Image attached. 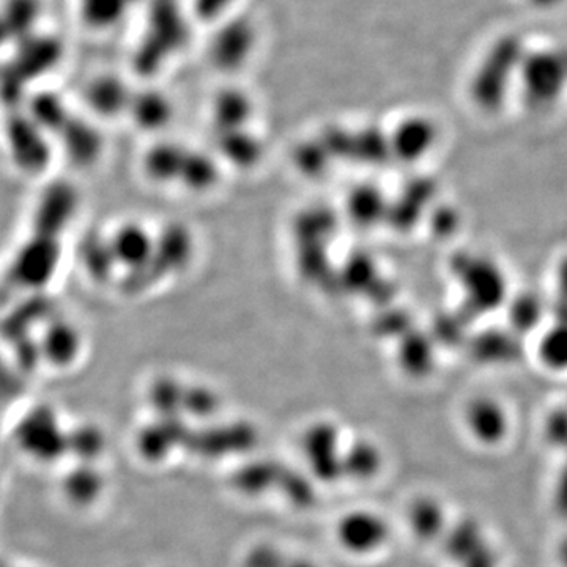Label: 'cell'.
<instances>
[{
  "mask_svg": "<svg viewBox=\"0 0 567 567\" xmlns=\"http://www.w3.org/2000/svg\"><path fill=\"white\" fill-rule=\"evenodd\" d=\"M527 50V41L516 32L503 33L492 41L468 82L470 100L477 110L494 114L505 107L517 91L518 73Z\"/></svg>",
  "mask_w": 567,
  "mask_h": 567,
  "instance_id": "obj_1",
  "label": "cell"
},
{
  "mask_svg": "<svg viewBox=\"0 0 567 567\" xmlns=\"http://www.w3.org/2000/svg\"><path fill=\"white\" fill-rule=\"evenodd\" d=\"M517 91L529 110H554L567 95V43L529 48L522 61Z\"/></svg>",
  "mask_w": 567,
  "mask_h": 567,
  "instance_id": "obj_2",
  "label": "cell"
},
{
  "mask_svg": "<svg viewBox=\"0 0 567 567\" xmlns=\"http://www.w3.org/2000/svg\"><path fill=\"white\" fill-rule=\"evenodd\" d=\"M14 445L37 464H52L69 453V432L50 405L25 412L13 429Z\"/></svg>",
  "mask_w": 567,
  "mask_h": 567,
  "instance_id": "obj_3",
  "label": "cell"
},
{
  "mask_svg": "<svg viewBox=\"0 0 567 567\" xmlns=\"http://www.w3.org/2000/svg\"><path fill=\"white\" fill-rule=\"evenodd\" d=\"M336 544L352 558H372L385 550L390 544V522L385 516L368 507L347 511L336 520Z\"/></svg>",
  "mask_w": 567,
  "mask_h": 567,
  "instance_id": "obj_4",
  "label": "cell"
},
{
  "mask_svg": "<svg viewBox=\"0 0 567 567\" xmlns=\"http://www.w3.org/2000/svg\"><path fill=\"white\" fill-rule=\"evenodd\" d=\"M461 421L470 442L484 450L505 445L513 431L509 409L494 394L472 395L462 406Z\"/></svg>",
  "mask_w": 567,
  "mask_h": 567,
  "instance_id": "obj_5",
  "label": "cell"
},
{
  "mask_svg": "<svg viewBox=\"0 0 567 567\" xmlns=\"http://www.w3.org/2000/svg\"><path fill=\"white\" fill-rule=\"evenodd\" d=\"M6 145L10 162L21 173L37 175L50 166V134L43 132L28 114H13L6 125Z\"/></svg>",
  "mask_w": 567,
  "mask_h": 567,
  "instance_id": "obj_6",
  "label": "cell"
},
{
  "mask_svg": "<svg viewBox=\"0 0 567 567\" xmlns=\"http://www.w3.org/2000/svg\"><path fill=\"white\" fill-rule=\"evenodd\" d=\"M61 238L33 234L18 249L11 264L14 282L28 290L41 289L54 278L61 264Z\"/></svg>",
  "mask_w": 567,
  "mask_h": 567,
  "instance_id": "obj_7",
  "label": "cell"
},
{
  "mask_svg": "<svg viewBox=\"0 0 567 567\" xmlns=\"http://www.w3.org/2000/svg\"><path fill=\"white\" fill-rule=\"evenodd\" d=\"M506 276L498 265L486 257L466 256V268L461 275L462 292L466 303L477 309H492L507 301Z\"/></svg>",
  "mask_w": 567,
  "mask_h": 567,
  "instance_id": "obj_8",
  "label": "cell"
},
{
  "mask_svg": "<svg viewBox=\"0 0 567 567\" xmlns=\"http://www.w3.org/2000/svg\"><path fill=\"white\" fill-rule=\"evenodd\" d=\"M78 210V194L65 182H55L44 189L33 210V234L61 238Z\"/></svg>",
  "mask_w": 567,
  "mask_h": 567,
  "instance_id": "obj_9",
  "label": "cell"
},
{
  "mask_svg": "<svg viewBox=\"0 0 567 567\" xmlns=\"http://www.w3.org/2000/svg\"><path fill=\"white\" fill-rule=\"evenodd\" d=\"M338 431L330 424L315 425L305 436L303 453L312 476L320 483L333 484L341 481L342 457Z\"/></svg>",
  "mask_w": 567,
  "mask_h": 567,
  "instance_id": "obj_10",
  "label": "cell"
},
{
  "mask_svg": "<svg viewBox=\"0 0 567 567\" xmlns=\"http://www.w3.org/2000/svg\"><path fill=\"white\" fill-rule=\"evenodd\" d=\"M81 350V331L66 319L51 320L39 341V354L50 368H70L76 363Z\"/></svg>",
  "mask_w": 567,
  "mask_h": 567,
  "instance_id": "obj_11",
  "label": "cell"
},
{
  "mask_svg": "<svg viewBox=\"0 0 567 567\" xmlns=\"http://www.w3.org/2000/svg\"><path fill=\"white\" fill-rule=\"evenodd\" d=\"M439 141V125L423 114L402 118L393 136L395 151L406 159H421L431 155Z\"/></svg>",
  "mask_w": 567,
  "mask_h": 567,
  "instance_id": "obj_12",
  "label": "cell"
},
{
  "mask_svg": "<svg viewBox=\"0 0 567 567\" xmlns=\"http://www.w3.org/2000/svg\"><path fill=\"white\" fill-rule=\"evenodd\" d=\"M58 137L62 153H65L73 166H91L102 155V136L99 130L82 118L71 117Z\"/></svg>",
  "mask_w": 567,
  "mask_h": 567,
  "instance_id": "obj_13",
  "label": "cell"
},
{
  "mask_svg": "<svg viewBox=\"0 0 567 567\" xmlns=\"http://www.w3.org/2000/svg\"><path fill=\"white\" fill-rule=\"evenodd\" d=\"M133 95L125 82L117 76L103 74L85 89V103L100 117H115L130 110Z\"/></svg>",
  "mask_w": 567,
  "mask_h": 567,
  "instance_id": "obj_14",
  "label": "cell"
},
{
  "mask_svg": "<svg viewBox=\"0 0 567 567\" xmlns=\"http://www.w3.org/2000/svg\"><path fill=\"white\" fill-rule=\"evenodd\" d=\"M535 354L537 363L547 372L567 374V320H558L540 328Z\"/></svg>",
  "mask_w": 567,
  "mask_h": 567,
  "instance_id": "obj_15",
  "label": "cell"
},
{
  "mask_svg": "<svg viewBox=\"0 0 567 567\" xmlns=\"http://www.w3.org/2000/svg\"><path fill=\"white\" fill-rule=\"evenodd\" d=\"M383 468V453L369 440H357L344 451L342 475L354 483H368L375 480Z\"/></svg>",
  "mask_w": 567,
  "mask_h": 567,
  "instance_id": "obj_16",
  "label": "cell"
},
{
  "mask_svg": "<svg viewBox=\"0 0 567 567\" xmlns=\"http://www.w3.org/2000/svg\"><path fill=\"white\" fill-rule=\"evenodd\" d=\"M406 524L417 539H434L445 528V507L434 496H417L406 509Z\"/></svg>",
  "mask_w": 567,
  "mask_h": 567,
  "instance_id": "obj_17",
  "label": "cell"
},
{
  "mask_svg": "<svg viewBox=\"0 0 567 567\" xmlns=\"http://www.w3.org/2000/svg\"><path fill=\"white\" fill-rule=\"evenodd\" d=\"M63 494L74 506H91L102 496L104 477L93 464H80L63 480Z\"/></svg>",
  "mask_w": 567,
  "mask_h": 567,
  "instance_id": "obj_18",
  "label": "cell"
},
{
  "mask_svg": "<svg viewBox=\"0 0 567 567\" xmlns=\"http://www.w3.org/2000/svg\"><path fill=\"white\" fill-rule=\"evenodd\" d=\"M25 103V114L50 136H58L71 118L69 107L55 93H37Z\"/></svg>",
  "mask_w": 567,
  "mask_h": 567,
  "instance_id": "obj_19",
  "label": "cell"
},
{
  "mask_svg": "<svg viewBox=\"0 0 567 567\" xmlns=\"http://www.w3.org/2000/svg\"><path fill=\"white\" fill-rule=\"evenodd\" d=\"M133 0H80L82 21L87 28L104 29L115 28L123 20Z\"/></svg>",
  "mask_w": 567,
  "mask_h": 567,
  "instance_id": "obj_20",
  "label": "cell"
},
{
  "mask_svg": "<svg viewBox=\"0 0 567 567\" xmlns=\"http://www.w3.org/2000/svg\"><path fill=\"white\" fill-rule=\"evenodd\" d=\"M3 21L9 25L13 39L24 35L29 37L32 25L39 21V0H9L2 13Z\"/></svg>",
  "mask_w": 567,
  "mask_h": 567,
  "instance_id": "obj_21",
  "label": "cell"
},
{
  "mask_svg": "<svg viewBox=\"0 0 567 567\" xmlns=\"http://www.w3.org/2000/svg\"><path fill=\"white\" fill-rule=\"evenodd\" d=\"M25 52L21 54V66L28 71H44L55 65L59 55V47L51 39H24Z\"/></svg>",
  "mask_w": 567,
  "mask_h": 567,
  "instance_id": "obj_22",
  "label": "cell"
},
{
  "mask_svg": "<svg viewBox=\"0 0 567 567\" xmlns=\"http://www.w3.org/2000/svg\"><path fill=\"white\" fill-rule=\"evenodd\" d=\"M104 445L106 442H104L102 431L92 425L78 427L74 434L69 432V453L74 451L80 454L81 464H93L95 458L103 453Z\"/></svg>",
  "mask_w": 567,
  "mask_h": 567,
  "instance_id": "obj_23",
  "label": "cell"
},
{
  "mask_svg": "<svg viewBox=\"0 0 567 567\" xmlns=\"http://www.w3.org/2000/svg\"><path fill=\"white\" fill-rule=\"evenodd\" d=\"M130 110L133 111L134 118L141 126H155L156 123L163 121L164 115L169 112L167 110L166 100L155 92H144L141 95H133Z\"/></svg>",
  "mask_w": 567,
  "mask_h": 567,
  "instance_id": "obj_24",
  "label": "cell"
},
{
  "mask_svg": "<svg viewBox=\"0 0 567 567\" xmlns=\"http://www.w3.org/2000/svg\"><path fill=\"white\" fill-rule=\"evenodd\" d=\"M289 555L275 543H257L248 548L241 567H286Z\"/></svg>",
  "mask_w": 567,
  "mask_h": 567,
  "instance_id": "obj_25",
  "label": "cell"
},
{
  "mask_svg": "<svg viewBox=\"0 0 567 567\" xmlns=\"http://www.w3.org/2000/svg\"><path fill=\"white\" fill-rule=\"evenodd\" d=\"M286 567H322L319 563L315 561V559L309 557H295V555H289L287 558Z\"/></svg>",
  "mask_w": 567,
  "mask_h": 567,
  "instance_id": "obj_26",
  "label": "cell"
},
{
  "mask_svg": "<svg viewBox=\"0 0 567 567\" xmlns=\"http://www.w3.org/2000/svg\"><path fill=\"white\" fill-rule=\"evenodd\" d=\"M565 0H528V3H532L535 9L539 10H554L558 9Z\"/></svg>",
  "mask_w": 567,
  "mask_h": 567,
  "instance_id": "obj_27",
  "label": "cell"
},
{
  "mask_svg": "<svg viewBox=\"0 0 567 567\" xmlns=\"http://www.w3.org/2000/svg\"><path fill=\"white\" fill-rule=\"evenodd\" d=\"M11 32L7 22L3 21L2 14H0V44L6 43V41L10 40Z\"/></svg>",
  "mask_w": 567,
  "mask_h": 567,
  "instance_id": "obj_28",
  "label": "cell"
},
{
  "mask_svg": "<svg viewBox=\"0 0 567 567\" xmlns=\"http://www.w3.org/2000/svg\"><path fill=\"white\" fill-rule=\"evenodd\" d=\"M3 374V360L2 357H0V375Z\"/></svg>",
  "mask_w": 567,
  "mask_h": 567,
  "instance_id": "obj_29",
  "label": "cell"
},
{
  "mask_svg": "<svg viewBox=\"0 0 567 567\" xmlns=\"http://www.w3.org/2000/svg\"><path fill=\"white\" fill-rule=\"evenodd\" d=\"M566 409H567V402H566Z\"/></svg>",
  "mask_w": 567,
  "mask_h": 567,
  "instance_id": "obj_30",
  "label": "cell"
}]
</instances>
